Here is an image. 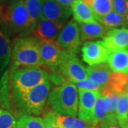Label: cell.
<instances>
[{"label": "cell", "mask_w": 128, "mask_h": 128, "mask_svg": "<svg viewBox=\"0 0 128 128\" xmlns=\"http://www.w3.org/2000/svg\"><path fill=\"white\" fill-rule=\"evenodd\" d=\"M41 59L45 67L52 71H56L70 54L64 50L56 41H39Z\"/></svg>", "instance_id": "obj_6"}, {"label": "cell", "mask_w": 128, "mask_h": 128, "mask_svg": "<svg viewBox=\"0 0 128 128\" xmlns=\"http://www.w3.org/2000/svg\"><path fill=\"white\" fill-rule=\"evenodd\" d=\"M48 103L57 114L76 117L78 112V90L75 84L66 82L56 86L49 92Z\"/></svg>", "instance_id": "obj_4"}, {"label": "cell", "mask_w": 128, "mask_h": 128, "mask_svg": "<svg viewBox=\"0 0 128 128\" xmlns=\"http://www.w3.org/2000/svg\"><path fill=\"white\" fill-rule=\"evenodd\" d=\"M12 67L20 66L45 67L41 59L39 41L31 36L18 37L12 43Z\"/></svg>", "instance_id": "obj_3"}, {"label": "cell", "mask_w": 128, "mask_h": 128, "mask_svg": "<svg viewBox=\"0 0 128 128\" xmlns=\"http://www.w3.org/2000/svg\"></svg>", "instance_id": "obj_40"}, {"label": "cell", "mask_w": 128, "mask_h": 128, "mask_svg": "<svg viewBox=\"0 0 128 128\" xmlns=\"http://www.w3.org/2000/svg\"><path fill=\"white\" fill-rule=\"evenodd\" d=\"M26 6L32 25V31L43 17V6L44 0H23Z\"/></svg>", "instance_id": "obj_23"}, {"label": "cell", "mask_w": 128, "mask_h": 128, "mask_svg": "<svg viewBox=\"0 0 128 128\" xmlns=\"http://www.w3.org/2000/svg\"><path fill=\"white\" fill-rule=\"evenodd\" d=\"M12 92H24L48 80V73L41 67L20 66L9 71Z\"/></svg>", "instance_id": "obj_5"}, {"label": "cell", "mask_w": 128, "mask_h": 128, "mask_svg": "<svg viewBox=\"0 0 128 128\" xmlns=\"http://www.w3.org/2000/svg\"><path fill=\"white\" fill-rule=\"evenodd\" d=\"M43 120L45 128H61L54 121L52 118V111H46L44 114Z\"/></svg>", "instance_id": "obj_32"}, {"label": "cell", "mask_w": 128, "mask_h": 128, "mask_svg": "<svg viewBox=\"0 0 128 128\" xmlns=\"http://www.w3.org/2000/svg\"><path fill=\"white\" fill-rule=\"evenodd\" d=\"M100 94L99 92L78 90V118L93 123L94 110Z\"/></svg>", "instance_id": "obj_10"}, {"label": "cell", "mask_w": 128, "mask_h": 128, "mask_svg": "<svg viewBox=\"0 0 128 128\" xmlns=\"http://www.w3.org/2000/svg\"><path fill=\"white\" fill-rule=\"evenodd\" d=\"M72 14L70 7L60 4L55 0H44L43 17L54 22L66 24Z\"/></svg>", "instance_id": "obj_12"}, {"label": "cell", "mask_w": 128, "mask_h": 128, "mask_svg": "<svg viewBox=\"0 0 128 128\" xmlns=\"http://www.w3.org/2000/svg\"><path fill=\"white\" fill-rule=\"evenodd\" d=\"M112 3L114 12L126 18L128 13L127 0H112Z\"/></svg>", "instance_id": "obj_30"}, {"label": "cell", "mask_w": 128, "mask_h": 128, "mask_svg": "<svg viewBox=\"0 0 128 128\" xmlns=\"http://www.w3.org/2000/svg\"><path fill=\"white\" fill-rule=\"evenodd\" d=\"M62 74L70 82L77 83L88 78L86 68L75 54H70L56 70Z\"/></svg>", "instance_id": "obj_7"}, {"label": "cell", "mask_w": 128, "mask_h": 128, "mask_svg": "<svg viewBox=\"0 0 128 128\" xmlns=\"http://www.w3.org/2000/svg\"><path fill=\"white\" fill-rule=\"evenodd\" d=\"M2 1L0 0V16L2 14Z\"/></svg>", "instance_id": "obj_36"}, {"label": "cell", "mask_w": 128, "mask_h": 128, "mask_svg": "<svg viewBox=\"0 0 128 128\" xmlns=\"http://www.w3.org/2000/svg\"><path fill=\"white\" fill-rule=\"evenodd\" d=\"M127 6H128V13H127V16H126V20H127V25L128 24V0H127Z\"/></svg>", "instance_id": "obj_35"}, {"label": "cell", "mask_w": 128, "mask_h": 128, "mask_svg": "<svg viewBox=\"0 0 128 128\" xmlns=\"http://www.w3.org/2000/svg\"><path fill=\"white\" fill-rule=\"evenodd\" d=\"M12 47L9 35L0 27V75L4 73L12 60Z\"/></svg>", "instance_id": "obj_19"}, {"label": "cell", "mask_w": 128, "mask_h": 128, "mask_svg": "<svg viewBox=\"0 0 128 128\" xmlns=\"http://www.w3.org/2000/svg\"><path fill=\"white\" fill-rule=\"evenodd\" d=\"M105 87L119 96L128 94V75L124 73H112L109 82Z\"/></svg>", "instance_id": "obj_22"}, {"label": "cell", "mask_w": 128, "mask_h": 128, "mask_svg": "<svg viewBox=\"0 0 128 128\" xmlns=\"http://www.w3.org/2000/svg\"><path fill=\"white\" fill-rule=\"evenodd\" d=\"M52 118L54 121L61 128H90L96 126L92 122L84 121L77 117L57 114L53 111Z\"/></svg>", "instance_id": "obj_21"}, {"label": "cell", "mask_w": 128, "mask_h": 128, "mask_svg": "<svg viewBox=\"0 0 128 128\" xmlns=\"http://www.w3.org/2000/svg\"><path fill=\"white\" fill-rule=\"evenodd\" d=\"M92 9L96 17H101L113 11L112 0H82Z\"/></svg>", "instance_id": "obj_24"}, {"label": "cell", "mask_w": 128, "mask_h": 128, "mask_svg": "<svg viewBox=\"0 0 128 128\" xmlns=\"http://www.w3.org/2000/svg\"><path fill=\"white\" fill-rule=\"evenodd\" d=\"M64 26L63 24L54 22L42 17L31 33L30 36L38 41H56Z\"/></svg>", "instance_id": "obj_11"}, {"label": "cell", "mask_w": 128, "mask_h": 128, "mask_svg": "<svg viewBox=\"0 0 128 128\" xmlns=\"http://www.w3.org/2000/svg\"><path fill=\"white\" fill-rule=\"evenodd\" d=\"M56 42L64 50L76 54L79 46L81 44L80 30L78 24L71 19L65 24L60 32Z\"/></svg>", "instance_id": "obj_8"}, {"label": "cell", "mask_w": 128, "mask_h": 128, "mask_svg": "<svg viewBox=\"0 0 128 128\" xmlns=\"http://www.w3.org/2000/svg\"><path fill=\"white\" fill-rule=\"evenodd\" d=\"M90 128H101L100 127H98V126H93V127H92Z\"/></svg>", "instance_id": "obj_37"}, {"label": "cell", "mask_w": 128, "mask_h": 128, "mask_svg": "<svg viewBox=\"0 0 128 128\" xmlns=\"http://www.w3.org/2000/svg\"><path fill=\"white\" fill-rule=\"evenodd\" d=\"M16 119L9 110L0 108V128H16Z\"/></svg>", "instance_id": "obj_28"}, {"label": "cell", "mask_w": 128, "mask_h": 128, "mask_svg": "<svg viewBox=\"0 0 128 128\" xmlns=\"http://www.w3.org/2000/svg\"><path fill=\"white\" fill-rule=\"evenodd\" d=\"M105 128H125L122 127V126H121L120 124L118 123H114V124H110V125H108V126H107V127H105Z\"/></svg>", "instance_id": "obj_34"}, {"label": "cell", "mask_w": 128, "mask_h": 128, "mask_svg": "<svg viewBox=\"0 0 128 128\" xmlns=\"http://www.w3.org/2000/svg\"><path fill=\"white\" fill-rule=\"evenodd\" d=\"M116 120L124 128H128V96L123 94L120 96L116 109Z\"/></svg>", "instance_id": "obj_27"}, {"label": "cell", "mask_w": 128, "mask_h": 128, "mask_svg": "<svg viewBox=\"0 0 128 128\" xmlns=\"http://www.w3.org/2000/svg\"><path fill=\"white\" fill-rule=\"evenodd\" d=\"M107 62L113 73L128 75V49L110 52Z\"/></svg>", "instance_id": "obj_18"}, {"label": "cell", "mask_w": 128, "mask_h": 128, "mask_svg": "<svg viewBox=\"0 0 128 128\" xmlns=\"http://www.w3.org/2000/svg\"><path fill=\"white\" fill-rule=\"evenodd\" d=\"M16 128H45L43 118L27 114H18Z\"/></svg>", "instance_id": "obj_26"}, {"label": "cell", "mask_w": 128, "mask_h": 128, "mask_svg": "<svg viewBox=\"0 0 128 128\" xmlns=\"http://www.w3.org/2000/svg\"><path fill=\"white\" fill-rule=\"evenodd\" d=\"M103 42L110 52L128 49V28L110 29L103 37Z\"/></svg>", "instance_id": "obj_13"}, {"label": "cell", "mask_w": 128, "mask_h": 128, "mask_svg": "<svg viewBox=\"0 0 128 128\" xmlns=\"http://www.w3.org/2000/svg\"><path fill=\"white\" fill-rule=\"evenodd\" d=\"M100 93L102 96V106L103 110L109 117L111 122L112 123H117L116 109L120 96L111 91L105 87H103Z\"/></svg>", "instance_id": "obj_15"}, {"label": "cell", "mask_w": 128, "mask_h": 128, "mask_svg": "<svg viewBox=\"0 0 128 128\" xmlns=\"http://www.w3.org/2000/svg\"><path fill=\"white\" fill-rule=\"evenodd\" d=\"M88 78L92 79L102 86L105 87L110 80V76L113 73L107 63L97 64L86 68Z\"/></svg>", "instance_id": "obj_17"}, {"label": "cell", "mask_w": 128, "mask_h": 128, "mask_svg": "<svg viewBox=\"0 0 128 128\" xmlns=\"http://www.w3.org/2000/svg\"><path fill=\"white\" fill-rule=\"evenodd\" d=\"M76 86L78 90H89V91L101 92L103 89V86H102L100 84L98 83L89 78L85 80L80 81L76 83Z\"/></svg>", "instance_id": "obj_29"}, {"label": "cell", "mask_w": 128, "mask_h": 128, "mask_svg": "<svg viewBox=\"0 0 128 128\" xmlns=\"http://www.w3.org/2000/svg\"><path fill=\"white\" fill-rule=\"evenodd\" d=\"M51 88L48 80L24 92H12L14 112L30 115L41 114L48 101Z\"/></svg>", "instance_id": "obj_2"}, {"label": "cell", "mask_w": 128, "mask_h": 128, "mask_svg": "<svg viewBox=\"0 0 128 128\" xmlns=\"http://www.w3.org/2000/svg\"></svg>", "instance_id": "obj_39"}, {"label": "cell", "mask_w": 128, "mask_h": 128, "mask_svg": "<svg viewBox=\"0 0 128 128\" xmlns=\"http://www.w3.org/2000/svg\"><path fill=\"white\" fill-rule=\"evenodd\" d=\"M48 80L50 83L53 82L56 86H60L66 82H68L62 74L57 71H53L51 73L48 74Z\"/></svg>", "instance_id": "obj_31"}, {"label": "cell", "mask_w": 128, "mask_h": 128, "mask_svg": "<svg viewBox=\"0 0 128 128\" xmlns=\"http://www.w3.org/2000/svg\"><path fill=\"white\" fill-rule=\"evenodd\" d=\"M96 20L110 30L127 25L126 18L117 14L114 11L110 12L109 14H106L103 16L96 17Z\"/></svg>", "instance_id": "obj_25"}, {"label": "cell", "mask_w": 128, "mask_h": 128, "mask_svg": "<svg viewBox=\"0 0 128 128\" xmlns=\"http://www.w3.org/2000/svg\"><path fill=\"white\" fill-rule=\"evenodd\" d=\"M80 36L81 42L91 41L103 38L110 31L98 21L90 23L79 24Z\"/></svg>", "instance_id": "obj_14"}, {"label": "cell", "mask_w": 128, "mask_h": 128, "mask_svg": "<svg viewBox=\"0 0 128 128\" xmlns=\"http://www.w3.org/2000/svg\"><path fill=\"white\" fill-rule=\"evenodd\" d=\"M0 108L14 112L9 70H5L0 78Z\"/></svg>", "instance_id": "obj_16"}, {"label": "cell", "mask_w": 128, "mask_h": 128, "mask_svg": "<svg viewBox=\"0 0 128 128\" xmlns=\"http://www.w3.org/2000/svg\"><path fill=\"white\" fill-rule=\"evenodd\" d=\"M2 10L0 16V27L8 34L18 37L30 36L32 25L23 0H1Z\"/></svg>", "instance_id": "obj_1"}, {"label": "cell", "mask_w": 128, "mask_h": 128, "mask_svg": "<svg viewBox=\"0 0 128 128\" xmlns=\"http://www.w3.org/2000/svg\"><path fill=\"white\" fill-rule=\"evenodd\" d=\"M73 19L78 24L96 22V17L92 9L83 1L78 0L71 6Z\"/></svg>", "instance_id": "obj_20"}, {"label": "cell", "mask_w": 128, "mask_h": 128, "mask_svg": "<svg viewBox=\"0 0 128 128\" xmlns=\"http://www.w3.org/2000/svg\"><path fill=\"white\" fill-rule=\"evenodd\" d=\"M55 1H56L58 3H59L60 4L63 5L64 6L71 8V6L78 0H55Z\"/></svg>", "instance_id": "obj_33"}, {"label": "cell", "mask_w": 128, "mask_h": 128, "mask_svg": "<svg viewBox=\"0 0 128 128\" xmlns=\"http://www.w3.org/2000/svg\"></svg>", "instance_id": "obj_38"}, {"label": "cell", "mask_w": 128, "mask_h": 128, "mask_svg": "<svg viewBox=\"0 0 128 128\" xmlns=\"http://www.w3.org/2000/svg\"><path fill=\"white\" fill-rule=\"evenodd\" d=\"M82 58L90 66L108 61L110 51L103 41H87L82 47Z\"/></svg>", "instance_id": "obj_9"}]
</instances>
